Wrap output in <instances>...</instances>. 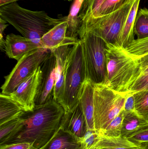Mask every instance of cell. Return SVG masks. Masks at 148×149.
Listing matches in <instances>:
<instances>
[{
    "instance_id": "obj_1",
    "label": "cell",
    "mask_w": 148,
    "mask_h": 149,
    "mask_svg": "<svg viewBox=\"0 0 148 149\" xmlns=\"http://www.w3.org/2000/svg\"><path fill=\"white\" fill-rule=\"evenodd\" d=\"M64 113L62 106L54 100L35 106L32 111H24L18 117L14 129L0 145L26 143L41 149L60 128Z\"/></svg>"
},
{
    "instance_id": "obj_2",
    "label": "cell",
    "mask_w": 148,
    "mask_h": 149,
    "mask_svg": "<svg viewBox=\"0 0 148 149\" xmlns=\"http://www.w3.org/2000/svg\"><path fill=\"white\" fill-rule=\"evenodd\" d=\"M0 17L40 49L43 36L67 19V16L53 18L45 11H32L22 8L16 2L0 7Z\"/></svg>"
},
{
    "instance_id": "obj_3",
    "label": "cell",
    "mask_w": 148,
    "mask_h": 149,
    "mask_svg": "<svg viewBox=\"0 0 148 149\" xmlns=\"http://www.w3.org/2000/svg\"><path fill=\"white\" fill-rule=\"evenodd\" d=\"M106 57L107 75L103 84L127 96L140 75V60L116 44L107 43Z\"/></svg>"
},
{
    "instance_id": "obj_4",
    "label": "cell",
    "mask_w": 148,
    "mask_h": 149,
    "mask_svg": "<svg viewBox=\"0 0 148 149\" xmlns=\"http://www.w3.org/2000/svg\"><path fill=\"white\" fill-rule=\"evenodd\" d=\"M134 0L112 13L102 16H90L82 22L79 36L89 32L107 43L116 44Z\"/></svg>"
},
{
    "instance_id": "obj_5",
    "label": "cell",
    "mask_w": 148,
    "mask_h": 149,
    "mask_svg": "<svg viewBox=\"0 0 148 149\" xmlns=\"http://www.w3.org/2000/svg\"><path fill=\"white\" fill-rule=\"evenodd\" d=\"M126 97L103 83L94 84L95 130L101 134L107 127L123 109Z\"/></svg>"
},
{
    "instance_id": "obj_6",
    "label": "cell",
    "mask_w": 148,
    "mask_h": 149,
    "mask_svg": "<svg viewBox=\"0 0 148 149\" xmlns=\"http://www.w3.org/2000/svg\"><path fill=\"white\" fill-rule=\"evenodd\" d=\"M82 47L86 79L94 84L103 83L107 75V43L89 32L79 36Z\"/></svg>"
},
{
    "instance_id": "obj_7",
    "label": "cell",
    "mask_w": 148,
    "mask_h": 149,
    "mask_svg": "<svg viewBox=\"0 0 148 149\" xmlns=\"http://www.w3.org/2000/svg\"><path fill=\"white\" fill-rule=\"evenodd\" d=\"M86 80L82 47L80 41L74 46L65 80L63 96L60 103L65 113L71 110L78 104Z\"/></svg>"
},
{
    "instance_id": "obj_8",
    "label": "cell",
    "mask_w": 148,
    "mask_h": 149,
    "mask_svg": "<svg viewBox=\"0 0 148 149\" xmlns=\"http://www.w3.org/2000/svg\"><path fill=\"white\" fill-rule=\"evenodd\" d=\"M51 51L38 49L24 55L18 61L8 75L5 76V82L2 86V93L9 95L16 88L41 66Z\"/></svg>"
},
{
    "instance_id": "obj_9",
    "label": "cell",
    "mask_w": 148,
    "mask_h": 149,
    "mask_svg": "<svg viewBox=\"0 0 148 149\" xmlns=\"http://www.w3.org/2000/svg\"><path fill=\"white\" fill-rule=\"evenodd\" d=\"M41 79L35 99V106L44 105L54 100L56 60L53 52L41 65Z\"/></svg>"
},
{
    "instance_id": "obj_10",
    "label": "cell",
    "mask_w": 148,
    "mask_h": 149,
    "mask_svg": "<svg viewBox=\"0 0 148 149\" xmlns=\"http://www.w3.org/2000/svg\"><path fill=\"white\" fill-rule=\"evenodd\" d=\"M41 76L40 66L33 74L23 81L9 95L25 112L32 111L35 107V99Z\"/></svg>"
},
{
    "instance_id": "obj_11",
    "label": "cell",
    "mask_w": 148,
    "mask_h": 149,
    "mask_svg": "<svg viewBox=\"0 0 148 149\" xmlns=\"http://www.w3.org/2000/svg\"><path fill=\"white\" fill-rule=\"evenodd\" d=\"M74 45L61 46L51 51L56 60V81L54 88V100L60 103L62 99L65 80Z\"/></svg>"
},
{
    "instance_id": "obj_12",
    "label": "cell",
    "mask_w": 148,
    "mask_h": 149,
    "mask_svg": "<svg viewBox=\"0 0 148 149\" xmlns=\"http://www.w3.org/2000/svg\"><path fill=\"white\" fill-rule=\"evenodd\" d=\"M61 127L81 139L88 130L87 121L80 102L71 110L64 113Z\"/></svg>"
},
{
    "instance_id": "obj_13",
    "label": "cell",
    "mask_w": 148,
    "mask_h": 149,
    "mask_svg": "<svg viewBox=\"0 0 148 149\" xmlns=\"http://www.w3.org/2000/svg\"><path fill=\"white\" fill-rule=\"evenodd\" d=\"M67 22H62L56 25L42 38V49L52 51L66 45H75L80 42L78 38L68 37L67 36Z\"/></svg>"
},
{
    "instance_id": "obj_14",
    "label": "cell",
    "mask_w": 148,
    "mask_h": 149,
    "mask_svg": "<svg viewBox=\"0 0 148 149\" xmlns=\"http://www.w3.org/2000/svg\"><path fill=\"white\" fill-rule=\"evenodd\" d=\"M4 51L9 58L19 61L24 55L40 49L30 39L11 33L6 36Z\"/></svg>"
},
{
    "instance_id": "obj_15",
    "label": "cell",
    "mask_w": 148,
    "mask_h": 149,
    "mask_svg": "<svg viewBox=\"0 0 148 149\" xmlns=\"http://www.w3.org/2000/svg\"><path fill=\"white\" fill-rule=\"evenodd\" d=\"M94 92V84L88 79H86L81 92L79 102L86 118L88 130H95Z\"/></svg>"
},
{
    "instance_id": "obj_16",
    "label": "cell",
    "mask_w": 148,
    "mask_h": 149,
    "mask_svg": "<svg viewBox=\"0 0 148 149\" xmlns=\"http://www.w3.org/2000/svg\"><path fill=\"white\" fill-rule=\"evenodd\" d=\"M41 149H83L80 140L60 127L49 142Z\"/></svg>"
},
{
    "instance_id": "obj_17",
    "label": "cell",
    "mask_w": 148,
    "mask_h": 149,
    "mask_svg": "<svg viewBox=\"0 0 148 149\" xmlns=\"http://www.w3.org/2000/svg\"><path fill=\"white\" fill-rule=\"evenodd\" d=\"M140 0H134L131 10L126 19L116 44L126 48L128 45L135 40V22L138 11Z\"/></svg>"
},
{
    "instance_id": "obj_18",
    "label": "cell",
    "mask_w": 148,
    "mask_h": 149,
    "mask_svg": "<svg viewBox=\"0 0 148 149\" xmlns=\"http://www.w3.org/2000/svg\"><path fill=\"white\" fill-rule=\"evenodd\" d=\"M24 112L9 95H0V125L18 118Z\"/></svg>"
},
{
    "instance_id": "obj_19",
    "label": "cell",
    "mask_w": 148,
    "mask_h": 149,
    "mask_svg": "<svg viewBox=\"0 0 148 149\" xmlns=\"http://www.w3.org/2000/svg\"><path fill=\"white\" fill-rule=\"evenodd\" d=\"M142 149V147L136 145L127 137L122 135L118 137H109L101 135L99 141L91 149Z\"/></svg>"
},
{
    "instance_id": "obj_20",
    "label": "cell",
    "mask_w": 148,
    "mask_h": 149,
    "mask_svg": "<svg viewBox=\"0 0 148 149\" xmlns=\"http://www.w3.org/2000/svg\"><path fill=\"white\" fill-rule=\"evenodd\" d=\"M148 126V120L139 115L136 111H125L121 135L124 137H128L134 133Z\"/></svg>"
},
{
    "instance_id": "obj_21",
    "label": "cell",
    "mask_w": 148,
    "mask_h": 149,
    "mask_svg": "<svg viewBox=\"0 0 148 149\" xmlns=\"http://www.w3.org/2000/svg\"><path fill=\"white\" fill-rule=\"evenodd\" d=\"M84 0H75L71 6L67 16V36L68 37L78 38L81 21L79 18V13Z\"/></svg>"
},
{
    "instance_id": "obj_22",
    "label": "cell",
    "mask_w": 148,
    "mask_h": 149,
    "mask_svg": "<svg viewBox=\"0 0 148 149\" xmlns=\"http://www.w3.org/2000/svg\"><path fill=\"white\" fill-rule=\"evenodd\" d=\"M134 32L137 39L148 37V9L147 8L141 9L137 12Z\"/></svg>"
},
{
    "instance_id": "obj_23",
    "label": "cell",
    "mask_w": 148,
    "mask_h": 149,
    "mask_svg": "<svg viewBox=\"0 0 148 149\" xmlns=\"http://www.w3.org/2000/svg\"><path fill=\"white\" fill-rule=\"evenodd\" d=\"M125 49L135 59L140 60L147 56H148V37L135 39Z\"/></svg>"
},
{
    "instance_id": "obj_24",
    "label": "cell",
    "mask_w": 148,
    "mask_h": 149,
    "mask_svg": "<svg viewBox=\"0 0 148 149\" xmlns=\"http://www.w3.org/2000/svg\"><path fill=\"white\" fill-rule=\"evenodd\" d=\"M124 114L125 110L123 109L119 114L110 123L107 127L100 134L101 135L109 137L121 136Z\"/></svg>"
},
{
    "instance_id": "obj_25",
    "label": "cell",
    "mask_w": 148,
    "mask_h": 149,
    "mask_svg": "<svg viewBox=\"0 0 148 149\" xmlns=\"http://www.w3.org/2000/svg\"><path fill=\"white\" fill-rule=\"evenodd\" d=\"M106 0H84L79 13L82 22L90 16H94Z\"/></svg>"
},
{
    "instance_id": "obj_26",
    "label": "cell",
    "mask_w": 148,
    "mask_h": 149,
    "mask_svg": "<svg viewBox=\"0 0 148 149\" xmlns=\"http://www.w3.org/2000/svg\"><path fill=\"white\" fill-rule=\"evenodd\" d=\"M132 1V0H106L102 4L95 15L92 17H97L110 14L121 8Z\"/></svg>"
},
{
    "instance_id": "obj_27",
    "label": "cell",
    "mask_w": 148,
    "mask_h": 149,
    "mask_svg": "<svg viewBox=\"0 0 148 149\" xmlns=\"http://www.w3.org/2000/svg\"><path fill=\"white\" fill-rule=\"evenodd\" d=\"M135 111L138 114L148 120V89L134 93Z\"/></svg>"
},
{
    "instance_id": "obj_28",
    "label": "cell",
    "mask_w": 148,
    "mask_h": 149,
    "mask_svg": "<svg viewBox=\"0 0 148 149\" xmlns=\"http://www.w3.org/2000/svg\"><path fill=\"white\" fill-rule=\"evenodd\" d=\"M127 138L136 145L142 148H148V126L134 133Z\"/></svg>"
},
{
    "instance_id": "obj_29",
    "label": "cell",
    "mask_w": 148,
    "mask_h": 149,
    "mask_svg": "<svg viewBox=\"0 0 148 149\" xmlns=\"http://www.w3.org/2000/svg\"><path fill=\"white\" fill-rule=\"evenodd\" d=\"M101 134L95 130H88L83 138L80 139L83 149H91L100 139Z\"/></svg>"
},
{
    "instance_id": "obj_30",
    "label": "cell",
    "mask_w": 148,
    "mask_h": 149,
    "mask_svg": "<svg viewBox=\"0 0 148 149\" xmlns=\"http://www.w3.org/2000/svg\"><path fill=\"white\" fill-rule=\"evenodd\" d=\"M17 119H14L0 125V143L4 141L14 129Z\"/></svg>"
},
{
    "instance_id": "obj_31",
    "label": "cell",
    "mask_w": 148,
    "mask_h": 149,
    "mask_svg": "<svg viewBox=\"0 0 148 149\" xmlns=\"http://www.w3.org/2000/svg\"><path fill=\"white\" fill-rule=\"evenodd\" d=\"M147 89H148V74L139 77L136 81L127 95L135 93Z\"/></svg>"
},
{
    "instance_id": "obj_32",
    "label": "cell",
    "mask_w": 148,
    "mask_h": 149,
    "mask_svg": "<svg viewBox=\"0 0 148 149\" xmlns=\"http://www.w3.org/2000/svg\"><path fill=\"white\" fill-rule=\"evenodd\" d=\"M123 109L126 112L136 111L135 100L134 94L127 95Z\"/></svg>"
},
{
    "instance_id": "obj_33",
    "label": "cell",
    "mask_w": 148,
    "mask_h": 149,
    "mask_svg": "<svg viewBox=\"0 0 148 149\" xmlns=\"http://www.w3.org/2000/svg\"><path fill=\"white\" fill-rule=\"evenodd\" d=\"M0 149H34L30 143H14L9 145H0Z\"/></svg>"
},
{
    "instance_id": "obj_34",
    "label": "cell",
    "mask_w": 148,
    "mask_h": 149,
    "mask_svg": "<svg viewBox=\"0 0 148 149\" xmlns=\"http://www.w3.org/2000/svg\"><path fill=\"white\" fill-rule=\"evenodd\" d=\"M8 26L7 22L2 18L0 17V45L1 49L2 50V48H5L6 41L3 39V34L4 30Z\"/></svg>"
},
{
    "instance_id": "obj_35",
    "label": "cell",
    "mask_w": 148,
    "mask_h": 149,
    "mask_svg": "<svg viewBox=\"0 0 148 149\" xmlns=\"http://www.w3.org/2000/svg\"><path fill=\"white\" fill-rule=\"evenodd\" d=\"M21 0H0V7L10 4L12 3L16 2L17 1Z\"/></svg>"
},
{
    "instance_id": "obj_36",
    "label": "cell",
    "mask_w": 148,
    "mask_h": 149,
    "mask_svg": "<svg viewBox=\"0 0 148 149\" xmlns=\"http://www.w3.org/2000/svg\"><path fill=\"white\" fill-rule=\"evenodd\" d=\"M142 149H148V148L147 147H143Z\"/></svg>"
},
{
    "instance_id": "obj_37",
    "label": "cell",
    "mask_w": 148,
    "mask_h": 149,
    "mask_svg": "<svg viewBox=\"0 0 148 149\" xmlns=\"http://www.w3.org/2000/svg\"><path fill=\"white\" fill-rule=\"evenodd\" d=\"M67 1H72V0H67Z\"/></svg>"
}]
</instances>
